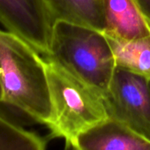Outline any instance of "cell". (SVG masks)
<instances>
[{
  "label": "cell",
  "instance_id": "cell-2",
  "mask_svg": "<svg viewBox=\"0 0 150 150\" xmlns=\"http://www.w3.org/2000/svg\"><path fill=\"white\" fill-rule=\"evenodd\" d=\"M97 90L103 97L117 67L107 36L97 29L59 21L51 28L45 56Z\"/></svg>",
  "mask_w": 150,
  "mask_h": 150
},
{
  "label": "cell",
  "instance_id": "cell-5",
  "mask_svg": "<svg viewBox=\"0 0 150 150\" xmlns=\"http://www.w3.org/2000/svg\"><path fill=\"white\" fill-rule=\"evenodd\" d=\"M0 23L42 57L49 54L52 25L42 0H0Z\"/></svg>",
  "mask_w": 150,
  "mask_h": 150
},
{
  "label": "cell",
  "instance_id": "cell-1",
  "mask_svg": "<svg viewBox=\"0 0 150 150\" xmlns=\"http://www.w3.org/2000/svg\"><path fill=\"white\" fill-rule=\"evenodd\" d=\"M0 85L5 104L24 127L49 125L52 109L44 58L21 37L1 29Z\"/></svg>",
  "mask_w": 150,
  "mask_h": 150
},
{
  "label": "cell",
  "instance_id": "cell-9",
  "mask_svg": "<svg viewBox=\"0 0 150 150\" xmlns=\"http://www.w3.org/2000/svg\"><path fill=\"white\" fill-rule=\"evenodd\" d=\"M106 36L117 66L150 78V35L133 40Z\"/></svg>",
  "mask_w": 150,
  "mask_h": 150
},
{
  "label": "cell",
  "instance_id": "cell-11",
  "mask_svg": "<svg viewBox=\"0 0 150 150\" xmlns=\"http://www.w3.org/2000/svg\"><path fill=\"white\" fill-rule=\"evenodd\" d=\"M0 117L13 125L24 127L21 119L5 104L3 101V93H2L1 85H0Z\"/></svg>",
  "mask_w": 150,
  "mask_h": 150
},
{
  "label": "cell",
  "instance_id": "cell-13",
  "mask_svg": "<svg viewBox=\"0 0 150 150\" xmlns=\"http://www.w3.org/2000/svg\"><path fill=\"white\" fill-rule=\"evenodd\" d=\"M62 150H78L76 147L74 146V145L71 142H68V141H65V144H64V146Z\"/></svg>",
  "mask_w": 150,
  "mask_h": 150
},
{
  "label": "cell",
  "instance_id": "cell-3",
  "mask_svg": "<svg viewBox=\"0 0 150 150\" xmlns=\"http://www.w3.org/2000/svg\"><path fill=\"white\" fill-rule=\"evenodd\" d=\"M49 83L50 137L72 143L78 135L109 118L103 96L55 61L43 57Z\"/></svg>",
  "mask_w": 150,
  "mask_h": 150
},
{
  "label": "cell",
  "instance_id": "cell-6",
  "mask_svg": "<svg viewBox=\"0 0 150 150\" xmlns=\"http://www.w3.org/2000/svg\"><path fill=\"white\" fill-rule=\"evenodd\" d=\"M72 144L78 150H150V139L110 118L78 135Z\"/></svg>",
  "mask_w": 150,
  "mask_h": 150
},
{
  "label": "cell",
  "instance_id": "cell-4",
  "mask_svg": "<svg viewBox=\"0 0 150 150\" xmlns=\"http://www.w3.org/2000/svg\"><path fill=\"white\" fill-rule=\"evenodd\" d=\"M103 102L109 118L150 139V78L117 66Z\"/></svg>",
  "mask_w": 150,
  "mask_h": 150
},
{
  "label": "cell",
  "instance_id": "cell-8",
  "mask_svg": "<svg viewBox=\"0 0 150 150\" xmlns=\"http://www.w3.org/2000/svg\"><path fill=\"white\" fill-rule=\"evenodd\" d=\"M51 25L63 21L104 31L103 0H42Z\"/></svg>",
  "mask_w": 150,
  "mask_h": 150
},
{
  "label": "cell",
  "instance_id": "cell-10",
  "mask_svg": "<svg viewBox=\"0 0 150 150\" xmlns=\"http://www.w3.org/2000/svg\"><path fill=\"white\" fill-rule=\"evenodd\" d=\"M47 140L0 117V150H46Z\"/></svg>",
  "mask_w": 150,
  "mask_h": 150
},
{
  "label": "cell",
  "instance_id": "cell-7",
  "mask_svg": "<svg viewBox=\"0 0 150 150\" xmlns=\"http://www.w3.org/2000/svg\"><path fill=\"white\" fill-rule=\"evenodd\" d=\"M106 35L133 40L150 35V24L135 0H103Z\"/></svg>",
  "mask_w": 150,
  "mask_h": 150
},
{
  "label": "cell",
  "instance_id": "cell-12",
  "mask_svg": "<svg viewBox=\"0 0 150 150\" xmlns=\"http://www.w3.org/2000/svg\"><path fill=\"white\" fill-rule=\"evenodd\" d=\"M135 1L150 24V0H135Z\"/></svg>",
  "mask_w": 150,
  "mask_h": 150
}]
</instances>
